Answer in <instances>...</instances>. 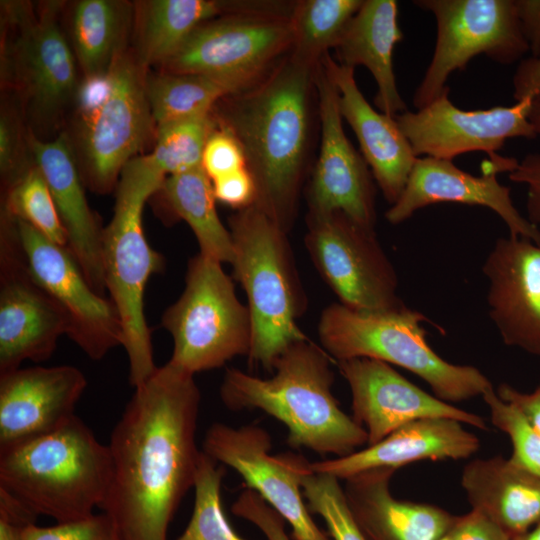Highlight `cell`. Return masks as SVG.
<instances>
[{
	"label": "cell",
	"instance_id": "7a4b0ae2",
	"mask_svg": "<svg viewBox=\"0 0 540 540\" xmlns=\"http://www.w3.org/2000/svg\"><path fill=\"white\" fill-rule=\"evenodd\" d=\"M316 67L288 53L256 84L213 109L244 151L254 204L285 232L295 220L306 168Z\"/></svg>",
	"mask_w": 540,
	"mask_h": 540
},
{
	"label": "cell",
	"instance_id": "277c9868",
	"mask_svg": "<svg viewBox=\"0 0 540 540\" xmlns=\"http://www.w3.org/2000/svg\"><path fill=\"white\" fill-rule=\"evenodd\" d=\"M111 474L109 446L77 415L51 433L0 450V489L56 523L100 508Z\"/></svg>",
	"mask_w": 540,
	"mask_h": 540
},
{
	"label": "cell",
	"instance_id": "d590c367",
	"mask_svg": "<svg viewBox=\"0 0 540 540\" xmlns=\"http://www.w3.org/2000/svg\"><path fill=\"white\" fill-rule=\"evenodd\" d=\"M298 476L309 511L322 517L333 540H367L354 520L338 478L311 471L309 462L301 456Z\"/></svg>",
	"mask_w": 540,
	"mask_h": 540
},
{
	"label": "cell",
	"instance_id": "52a82bcc",
	"mask_svg": "<svg viewBox=\"0 0 540 540\" xmlns=\"http://www.w3.org/2000/svg\"><path fill=\"white\" fill-rule=\"evenodd\" d=\"M428 319L406 306L364 312L332 303L321 313V347L337 363L372 358L397 365L425 381L434 395L448 403L470 400L493 387L478 368L450 363L428 344L421 325Z\"/></svg>",
	"mask_w": 540,
	"mask_h": 540
},
{
	"label": "cell",
	"instance_id": "60d3db41",
	"mask_svg": "<svg viewBox=\"0 0 540 540\" xmlns=\"http://www.w3.org/2000/svg\"><path fill=\"white\" fill-rule=\"evenodd\" d=\"M201 166L211 181L247 167L240 143L218 123L204 146Z\"/></svg>",
	"mask_w": 540,
	"mask_h": 540
},
{
	"label": "cell",
	"instance_id": "1f68e13d",
	"mask_svg": "<svg viewBox=\"0 0 540 540\" xmlns=\"http://www.w3.org/2000/svg\"><path fill=\"white\" fill-rule=\"evenodd\" d=\"M145 87L156 127L209 114L219 100L233 94L228 85L215 78L161 70L147 72Z\"/></svg>",
	"mask_w": 540,
	"mask_h": 540
},
{
	"label": "cell",
	"instance_id": "ac0fdd59",
	"mask_svg": "<svg viewBox=\"0 0 540 540\" xmlns=\"http://www.w3.org/2000/svg\"><path fill=\"white\" fill-rule=\"evenodd\" d=\"M532 101L529 97L509 107L463 110L451 102L448 87L427 106L395 119L416 157L453 161L472 151L492 156L508 139L537 137L528 118Z\"/></svg>",
	"mask_w": 540,
	"mask_h": 540
},
{
	"label": "cell",
	"instance_id": "ffe728a7",
	"mask_svg": "<svg viewBox=\"0 0 540 540\" xmlns=\"http://www.w3.org/2000/svg\"><path fill=\"white\" fill-rule=\"evenodd\" d=\"M352 396V418L374 445L399 427L425 418H448L480 430L487 424L478 414L455 407L422 390L390 364L372 358L337 362Z\"/></svg>",
	"mask_w": 540,
	"mask_h": 540
},
{
	"label": "cell",
	"instance_id": "836d02e7",
	"mask_svg": "<svg viewBox=\"0 0 540 540\" xmlns=\"http://www.w3.org/2000/svg\"><path fill=\"white\" fill-rule=\"evenodd\" d=\"M216 127L213 111L159 125L154 149L147 156L165 177L200 167L204 146Z\"/></svg>",
	"mask_w": 540,
	"mask_h": 540
},
{
	"label": "cell",
	"instance_id": "f6af8a7d",
	"mask_svg": "<svg viewBox=\"0 0 540 540\" xmlns=\"http://www.w3.org/2000/svg\"><path fill=\"white\" fill-rule=\"evenodd\" d=\"M508 177L512 182L526 185L528 220L540 228V153L527 154Z\"/></svg>",
	"mask_w": 540,
	"mask_h": 540
},
{
	"label": "cell",
	"instance_id": "8fae6325",
	"mask_svg": "<svg viewBox=\"0 0 540 540\" xmlns=\"http://www.w3.org/2000/svg\"><path fill=\"white\" fill-rule=\"evenodd\" d=\"M436 21L434 52L413 95L416 110L448 88L447 80L477 55L511 64L529 51L517 17L515 0H416Z\"/></svg>",
	"mask_w": 540,
	"mask_h": 540
},
{
	"label": "cell",
	"instance_id": "d6986e66",
	"mask_svg": "<svg viewBox=\"0 0 540 540\" xmlns=\"http://www.w3.org/2000/svg\"><path fill=\"white\" fill-rule=\"evenodd\" d=\"M512 157L495 154L482 163L481 176L459 169L452 160L418 157L406 186L386 211L391 224H399L417 210L443 202L483 206L505 222L510 236L522 237L540 245V230L515 207L510 188L500 184L498 174L512 172L518 165Z\"/></svg>",
	"mask_w": 540,
	"mask_h": 540
},
{
	"label": "cell",
	"instance_id": "bcb514c9",
	"mask_svg": "<svg viewBox=\"0 0 540 540\" xmlns=\"http://www.w3.org/2000/svg\"><path fill=\"white\" fill-rule=\"evenodd\" d=\"M496 393L502 400L516 407L540 434V383L531 392H522L507 383H501Z\"/></svg>",
	"mask_w": 540,
	"mask_h": 540
},
{
	"label": "cell",
	"instance_id": "7402d4cb",
	"mask_svg": "<svg viewBox=\"0 0 540 540\" xmlns=\"http://www.w3.org/2000/svg\"><path fill=\"white\" fill-rule=\"evenodd\" d=\"M87 386L77 367L18 368L0 375V450L51 433L75 414Z\"/></svg>",
	"mask_w": 540,
	"mask_h": 540
},
{
	"label": "cell",
	"instance_id": "d4e9b609",
	"mask_svg": "<svg viewBox=\"0 0 540 540\" xmlns=\"http://www.w3.org/2000/svg\"><path fill=\"white\" fill-rule=\"evenodd\" d=\"M480 448L479 438L448 418H425L407 423L380 442L339 458L309 462L313 472L339 480L375 468H398L421 460H462Z\"/></svg>",
	"mask_w": 540,
	"mask_h": 540
},
{
	"label": "cell",
	"instance_id": "ab89813d",
	"mask_svg": "<svg viewBox=\"0 0 540 540\" xmlns=\"http://www.w3.org/2000/svg\"><path fill=\"white\" fill-rule=\"evenodd\" d=\"M22 537L23 540H122L111 518L103 512L51 526L31 524L24 528Z\"/></svg>",
	"mask_w": 540,
	"mask_h": 540
},
{
	"label": "cell",
	"instance_id": "f1b7e54d",
	"mask_svg": "<svg viewBox=\"0 0 540 540\" xmlns=\"http://www.w3.org/2000/svg\"><path fill=\"white\" fill-rule=\"evenodd\" d=\"M134 3V54L146 69L161 67L203 23L269 7V1L145 0Z\"/></svg>",
	"mask_w": 540,
	"mask_h": 540
},
{
	"label": "cell",
	"instance_id": "2e32d148",
	"mask_svg": "<svg viewBox=\"0 0 540 540\" xmlns=\"http://www.w3.org/2000/svg\"><path fill=\"white\" fill-rule=\"evenodd\" d=\"M321 126L318 159L306 188L309 214L341 212L360 226L376 223L373 175L348 140L338 105V90L321 62L315 71Z\"/></svg>",
	"mask_w": 540,
	"mask_h": 540
},
{
	"label": "cell",
	"instance_id": "e575fe53",
	"mask_svg": "<svg viewBox=\"0 0 540 540\" xmlns=\"http://www.w3.org/2000/svg\"><path fill=\"white\" fill-rule=\"evenodd\" d=\"M225 471L224 465L202 451L193 487L192 516L176 540H245L234 531L223 510L221 486Z\"/></svg>",
	"mask_w": 540,
	"mask_h": 540
},
{
	"label": "cell",
	"instance_id": "4316f807",
	"mask_svg": "<svg viewBox=\"0 0 540 540\" xmlns=\"http://www.w3.org/2000/svg\"><path fill=\"white\" fill-rule=\"evenodd\" d=\"M471 509L495 522L513 540L540 521V476L501 455L476 458L462 469Z\"/></svg>",
	"mask_w": 540,
	"mask_h": 540
},
{
	"label": "cell",
	"instance_id": "5bb4252c",
	"mask_svg": "<svg viewBox=\"0 0 540 540\" xmlns=\"http://www.w3.org/2000/svg\"><path fill=\"white\" fill-rule=\"evenodd\" d=\"M61 307L35 281L19 245L15 219L2 214L0 229V375L30 360L42 362L67 335Z\"/></svg>",
	"mask_w": 540,
	"mask_h": 540
},
{
	"label": "cell",
	"instance_id": "4fadbf2b",
	"mask_svg": "<svg viewBox=\"0 0 540 540\" xmlns=\"http://www.w3.org/2000/svg\"><path fill=\"white\" fill-rule=\"evenodd\" d=\"M305 246L342 305L364 312L405 305L397 294L395 269L376 238L341 212L309 214Z\"/></svg>",
	"mask_w": 540,
	"mask_h": 540
},
{
	"label": "cell",
	"instance_id": "44dd1931",
	"mask_svg": "<svg viewBox=\"0 0 540 540\" xmlns=\"http://www.w3.org/2000/svg\"><path fill=\"white\" fill-rule=\"evenodd\" d=\"M482 271L489 316L503 343L540 358V245L498 238Z\"/></svg>",
	"mask_w": 540,
	"mask_h": 540
},
{
	"label": "cell",
	"instance_id": "9c48e42d",
	"mask_svg": "<svg viewBox=\"0 0 540 540\" xmlns=\"http://www.w3.org/2000/svg\"><path fill=\"white\" fill-rule=\"evenodd\" d=\"M173 339L168 362L195 375L248 356L252 324L221 263L199 253L188 262L185 288L162 315Z\"/></svg>",
	"mask_w": 540,
	"mask_h": 540
},
{
	"label": "cell",
	"instance_id": "484cf974",
	"mask_svg": "<svg viewBox=\"0 0 540 540\" xmlns=\"http://www.w3.org/2000/svg\"><path fill=\"white\" fill-rule=\"evenodd\" d=\"M392 468H375L345 481L348 507L367 540H439L455 516L433 504L396 499Z\"/></svg>",
	"mask_w": 540,
	"mask_h": 540
},
{
	"label": "cell",
	"instance_id": "30bf717a",
	"mask_svg": "<svg viewBox=\"0 0 540 540\" xmlns=\"http://www.w3.org/2000/svg\"><path fill=\"white\" fill-rule=\"evenodd\" d=\"M294 2L203 23L161 71L206 75L228 85L233 94L253 86L290 52Z\"/></svg>",
	"mask_w": 540,
	"mask_h": 540
},
{
	"label": "cell",
	"instance_id": "b9f144b4",
	"mask_svg": "<svg viewBox=\"0 0 540 540\" xmlns=\"http://www.w3.org/2000/svg\"><path fill=\"white\" fill-rule=\"evenodd\" d=\"M232 513L254 524L267 540H292L282 516L255 491L246 488L231 506Z\"/></svg>",
	"mask_w": 540,
	"mask_h": 540
},
{
	"label": "cell",
	"instance_id": "3957f363",
	"mask_svg": "<svg viewBox=\"0 0 540 540\" xmlns=\"http://www.w3.org/2000/svg\"><path fill=\"white\" fill-rule=\"evenodd\" d=\"M334 360L310 339L290 345L270 378L226 369L220 398L233 411L259 409L288 429L287 442L319 454L344 457L367 444L365 429L340 408L332 393Z\"/></svg>",
	"mask_w": 540,
	"mask_h": 540
},
{
	"label": "cell",
	"instance_id": "4dcf8cb0",
	"mask_svg": "<svg viewBox=\"0 0 540 540\" xmlns=\"http://www.w3.org/2000/svg\"><path fill=\"white\" fill-rule=\"evenodd\" d=\"M156 193L172 215L190 226L199 253L221 264L232 263V237L218 216L212 181L202 166L167 176Z\"/></svg>",
	"mask_w": 540,
	"mask_h": 540
},
{
	"label": "cell",
	"instance_id": "7bdbcfd3",
	"mask_svg": "<svg viewBox=\"0 0 540 540\" xmlns=\"http://www.w3.org/2000/svg\"><path fill=\"white\" fill-rule=\"evenodd\" d=\"M439 540H511L495 522L480 511L455 516Z\"/></svg>",
	"mask_w": 540,
	"mask_h": 540
},
{
	"label": "cell",
	"instance_id": "8992f818",
	"mask_svg": "<svg viewBox=\"0 0 540 540\" xmlns=\"http://www.w3.org/2000/svg\"><path fill=\"white\" fill-rule=\"evenodd\" d=\"M165 178L147 155L131 159L121 172L114 214L103 230L106 289L122 324V346L129 361V382L134 388L157 369L144 314V292L151 275L164 269L165 260L149 245L142 214L146 201Z\"/></svg>",
	"mask_w": 540,
	"mask_h": 540
},
{
	"label": "cell",
	"instance_id": "603a6c76",
	"mask_svg": "<svg viewBox=\"0 0 540 540\" xmlns=\"http://www.w3.org/2000/svg\"><path fill=\"white\" fill-rule=\"evenodd\" d=\"M29 142L65 229L67 248L89 285L104 296L107 291L102 255L104 228L87 202L71 141L65 133L43 140L29 129Z\"/></svg>",
	"mask_w": 540,
	"mask_h": 540
},
{
	"label": "cell",
	"instance_id": "ba28073f",
	"mask_svg": "<svg viewBox=\"0 0 540 540\" xmlns=\"http://www.w3.org/2000/svg\"><path fill=\"white\" fill-rule=\"evenodd\" d=\"M2 79L21 94L35 126L54 128L75 100L81 78L59 21L61 2L34 11L27 2L2 4Z\"/></svg>",
	"mask_w": 540,
	"mask_h": 540
},
{
	"label": "cell",
	"instance_id": "f546056e",
	"mask_svg": "<svg viewBox=\"0 0 540 540\" xmlns=\"http://www.w3.org/2000/svg\"><path fill=\"white\" fill-rule=\"evenodd\" d=\"M134 25V3L122 0H80L70 13L71 47L82 77L107 73L126 50Z\"/></svg>",
	"mask_w": 540,
	"mask_h": 540
},
{
	"label": "cell",
	"instance_id": "7dc6e473",
	"mask_svg": "<svg viewBox=\"0 0 540 540\" xmlns=\"http://www.w3.org/2000/svg\"><path fill=\"white\" fill-rule=\"evenodd\" d=\"M522 34L532 57H540V0H515Z\"/></svg>",
	"mask_w": 540,
	"mask_h": 540
},
{
	"label": "cell",
	"instance_id": "d6a6232c",
	"mask_svg": "<svg viewBox=\"0 0 540 540\" xmlns=\"http://www.w3.org/2000/svg\"><path fill=\"white\" fill-rule=\"evenodd\" d=\"M363 0L295 1L290 15L291 49L296 60L316 67L336 47Z\"/></svg>",
	"mask_w": 540,
	"mask_h": 540
},
{
	"label": "cell",
	"instance_id": "681fc988",
	"mask_svg": "<svg viewBox=\"0 0 540 540\" xmlns=\"http://www.w3.org/2000/svg\"><path fill=\"white\" fill-rule=\"evenodd\" d=\"M528 118L536 135L540 136V92L533 98Z\"/></svg>",
	"mask_w": 540,
	"mask_h": 540
},
{
	"label": "cell",
	"instance_id": "cb8c5ba5",
	"mask_svg": "<svg viewBox=\"0 0 540 540\" xmlns=\"http://www.w3.org/2000/svg\"><path fill=\"white\" fill-rule=\"evenodd\" d=\"M322 63L338 90L339 111L356 135L361 154L384 198L393 205L418 157L395 117L376 111L357 86L354 69L325 54Z\"/></svg>",
	"mask_w": 540,
	"mask_h": 540
},
{
	"label": "cell",
	"instance_id": "c3c4849f",
	"mask_svg": "<svg viewBox=\"0 0 540 540\" xmlns=\"http://www.w3.org/2000/svg\"><path fill=\"white\" fill-rule=\"evenodd\" d=\"M27 526L29 525L0 514V540H23V530Z\"/></svg>",
	"mask_w": 540,
	"mask_h": 540
},
{
	"label": "cell",
	"instance_id": "5b68a950",
	"mask_svg": "<svg viewBox=\"0 0 540 540\" xmlns=\"http://www.w3.org/2000/svg\"><path fill=\"white\" fill-rule=\"evenodd\" d=\"M234 278L244 289L252 324L249 364L273 371L292 344L309 339L297 320L306 299L287 232L255 204L229 218Z\"/></svg>",
	"mask_w": 540,
	"mask_h": 540
},
{
	"label": "cell",
	"instance_id": "74e56055",
	"mask_svg": "<svg viewBox=\"0 0 540 540\" xmlns=\"http://www.w3.org/2000/svg\"><path fill=\"white\" fill-rule=\"evenodd\" d=\"M481 397L489 408L493 426L510 439L512 453L509 459L540 476V434L516 407L502 400L493 387L487 389Z\"/></svg>",
	"mask_w": 540,
	"mask_h": 540
},
{
	"label": "cell",
	"instance_id": "9a60e30c",
	"mask_svg": "<svg viewBox=\"0 0 540 540\" xmlns=\"http://www.w3.org/2000/svg\"><path fill=\"white\" fill-rule=\"evenodd\" d=\"M14 219L28 270L65 313L67 336L92 360L122 346V324L114 303L93 290L68 248Z\"/></svg>",
	"mask_w": 540,
	"mask_h": 540
},
{
	"label": "cell",
	"instance_id": "e0dca14e",
	"mask_svg": "<svg viewBox=\"0 0 540 540\" xmlns=\"http://www.w3.org/2000/svg\"><path fill=\"white\" fill-rule=\"evenodd\" d=\"M270 434L254 424L238 428L213 423L202 451L234 469L246 487L260 495L292 529L295 540H329L310 515L298 476V456L271 455Z\"/></svg>",
	"mask_w": 540,
	"mask_h": 540
},
{
	"label": "cell",
	"instance_id": "8d00e7d4",
	"mask_svg": "<svg viewBox=\"0 0 540 540\" xmlns=\"http://www.w3.org/2000/svg\"><path fill=\"white\" fill-rule=\"evenodd\" d=\"M2 210L34 227L47 239L67 247V236L49 187L35 166L4 192Z\"/></svg>",
	"mask_w": 540,
	"mask_h": 540
},
{
	"label": "cell",
	"instance_id": "f35d334b",
	"mask_svg": "<svg viewBox=\"0 0 540 540\" xmlns=\"http://www.w3.org/2000/svg\"><path fill=\"white\" fill-rule=\"evenodd\" d=\"M36 166L29 142V130L13 107L2 106L0 115V172L4 192Z\"/></svg>",
	"mask_w": 540,
	"mask_h": 540
},
{
	"label": "cell",
	"instance_id": "83f0119b",
	"mask_svg": "<svg viewBox=\"0 0 540 540\" xmlns=\"http://www.w3.org/2000/svg\"><path fill=\"white\" fill-rule=\"evenodd\" d=\"M402 38L395 0H363L335 47L338 63L370 71L377 84L374 103L392 117L407 110L393 69V51Z\"/></svg>",
	"mask_w": 540,
	"mask_h": 540
},
{
	"label": "cell",
	"instance_id": "ee69618b",
	"mask_svg": "<svg viewBox=\"0 0 540 540\" xmlns=\"http://www.w3.org/2000/svg\"><path fill=\"white\" fill-rule=\"evenodd\" d=\"M215 199L240 210L254 204L256 185L248 168H242L212 181Z\"/></svg>",
	"mask_w": 540,
	"mask_h": 540
},
{
	"label": "cell",
	"instance_id": "7c38bea8",
	"mask_svg": "<svg viewBox=\"0 0 540 540\" xmlns=\"http://www.w3.org/2000/svg\"><path fill=\"white\" fill-rule=\"evenodd\" d=\"M133 52H122L108 70L103 103L79 118L78 151L83 182L96 193L117 187L125 165L156 135L146 94V74Z\"/></svg>",
	"mask_w": 540,
	"mask_h": 540
},
{
	"label": "cell",
	"instance_id": "f907efd6",
	"mask_svg": "<svg viewBox=\"0 0 540 540\" xmlns=\"http://www.w3.org/2000/svg\"><path fill=\"white\" fill-rule=\"evenodd\" d=\"M513 540H540V521L526 533Z\"/></svg>",
	"mask_w": 540,
	"mask_h": 540
},
{
	"label": "cell",
	"instance_id": "6da1fadb",
	"mask_svg": "<svg viewBox=\"0 0 540 540\" xmlns=\"http://www.w3.org/2000/svg\"><path fill=\"white\" fill-rule=\"evenodd\" d=\"M200 399L194 375L170 362L135 387L111 433L112 474L99 508L122 540H168L202 453Z\"/></svg>",
	"mask_w": 540,
	"mask_h": 540
}]
</instances>
